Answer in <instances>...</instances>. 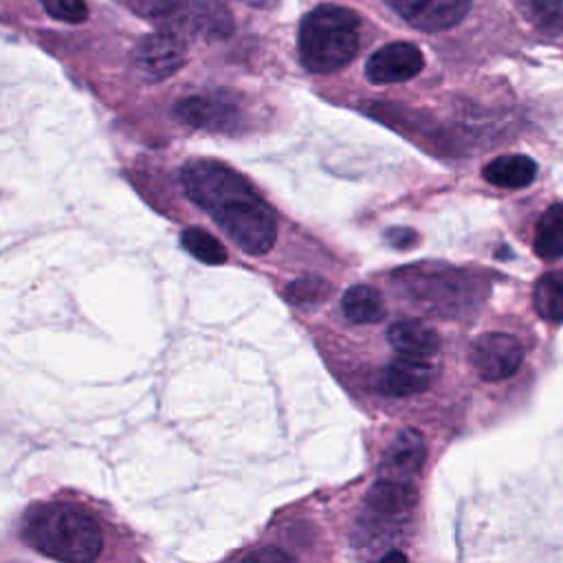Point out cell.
Masks as SVG:
<instances>
[{"instance_id": "2", "label": "cell", "mask_w": 563, "mask_h": 563, "mask_svg": "<svg viewBox=\"0 0 563 563\" xmlns=\"http://www.w3.org/2000/svg\"><path fill=\"white\" fill-rule=\"evenodd\" d=\"M20 534L57 563H101L117 543L106 515L75 497L35 501L22 517Z\"/></svg>"}, {"instance_id": "18", "label": "cell", "mask_w": 563, "mask_h": 563, "mask_svg": "<svg viewBox=\"0 0 563 563\" xmlns=\"http://www.w3.org/2000/svg\"><path fill=\"white\" fill-rule=\"evenodd\" d=\"M523 18L545 35L563 33V0H517Z\"/></svg>"}, {"instance_id": "5", "label": "cell", "mask_w": 563, "mask_h": 563, "mask_svg": "<svg viewBox=\"0 0 563 563\" xmlns=\"http://www.w3.org/2000/svg\"><path fill=\"white\" fill-rule=\"evenodd\" d=\"M187 62V44L183 37L167 31H152L143 35L132 48V70L139 79L156 84L172 77Z\"/></svg>"}, {"instance_id": "16", "label": "cell", "mask_w": 563, "mask_h": 563, "mask_svg": "<svg viewBox=\"0 0 563 563\" xmlns=\"http://www.w3.org/2000/svg\"><path fill=\"white\" fill-rule=\"evenodd\" d=\"M534 253L545 262L563 257V205H552L541 213L534 229Z\"/></svg>"}, {"instance_id": "25", "label": "cell", "mask_w": 563, "mask_h": 563, "mask_svg": "<svg viewBox=\"0 0 563 563\" xmlns=\"http://www.w3.org/2000/svg\"><path fill=\"white\" fill-rule=\"evenodd\" d=\"M242 2H246L251 7H257V9H273L279 0H242Z\"/></svg>"}, {"instance_id": "17", "label": "cell", "mask_w": 563, "mask_h": 563, "mask_svg": "<svg viewBox=\"0 0 563 563\" xmlns=\"http://www.w3.org/2000/svg\"><path fill=\"white\" fill-rule=\"evenodd\" d=\"M532 301L545 321H563V271L541 275L534 284Z\"/></svg>"}, {"instance_id": "21", "label": "cell", "mask_w": 563, "mask_h": 563, "mask_svg": "<svg viewBox=\"0 0 563 563\" xmlns=\"http://www.w3.org/2000/svg\"><path fill=\"white\" fill-rule=\"evenodd\" d=\"M46 13L59 22L77 24L88 18V9L84 0H40Z\"/></svg>"}, {"instance_id": "14", "label": "cell", "mask_w": 563, "mask_h": 563, "mask_svg": "<svg viewBox=\"0 0 563 563\" xmlns=\"http://www.w3.org/2000/svg\"><path fill=\"white\" fill-rule=\"evenodd\" d=\"M482 176L486 183L504 189H521L528 187L537 176V163L523 154H508L493 158L484 169Z\"/></svg>"}, {"instance_id": "4", "label": "cell", "mask_w": 563, "mask_h": 563, "mask_svg": "<svg viewBox=\"0 0 563 563\" xmlns=\"http://www.w3.org/2000/svg\"><path fill=\"white\" fill-rule=\"evenodd\" d=\"M134 13L183 40H224L233 18L224 0H128Z\"/></svg>"}, {"instance_id": "3", "label": "cell", "mask_w": 563, "mask_h": 563, "mask_svg": "<svg viewBox=\"0 0 563 563\" xmlns=\"http://www.w3.org/2000/svg\"><path fill=\"white\" fill-rule=\"evenodd\" d=\"M358 48V18L339 4H319L303 15L297 33L299 62L310 73L343 68Z\"/></svg>"}, {"instance_id": "12", "label": "cell", "mask_w": 563, "mask_h": 563, "mask_svg": "<svg viewBox=\"0 0 563 563\" xmlns=\"http://www.w3.org/2000/svg\"><path fill=\"white\" fill-rule=\"evenodd\" d=\"M387 341L400 356L431 358L440 350L438 332L416 319L394 321L387 330Z\"/></svg>"}, {"instance_id": "7", "label": "cell", "mask_w": 563, "mask_h": 563, "mask_svg": "<svg viewBox=\"0 0 563 563\" xmlns=\"http://www.w3.org/2000/svg\"><path fill=\"white\" fill-rule=\"evenodd\" d=\"M523 363V345L506 332L479 334L471 345V365L479 378L497 383L510 378Z\"/></svg>"}, {"instance_id": "24", "label": "cell", "mask_w": 563, "mask_h": 563, "mask_svg": "<svg viewBox=\"0 0 563 563\" xmlns=\"http://www.w3.org/2000/svg\"><path fill=\"white\" fill-rule=\"evenodd\" d=\"M376 563H409V561H407V556H405L402 552L391 550V552H387L383 559H378Z\"/></svg>"}, {"instance_id": "15", "label": "cell", "mask_w": 563, "mask_h": 563, "mask_svg": "<svg viewBox=\"0 0 563 563\" xmlns=\"http://www.w3.org/2000/svg\"><path fill=\"white\" fill-rule=\"evenodd\" d=\"M343 314L352 323H378L385 317V303L376 288L358 284L343 295Z\"/></svg>"}, {"instance_id": "20", "label": "cell", "mask_w": 563, "mask_h": 563, "mask_svg": "<svg viewBox=\"0 0 563 563\" xmlns=\"http://www.w3.org/2000/svg\"><path fill=\"white\" fill-rule=\"evenodd\" d=\"M328 284L319 277H301L286 288V297L292 303H314L328 295Z\"/></svg>"}, {"instance_id": "8", "label": "cell", "mask_w": 563, "mask_h": 563, "mask_svg": "<svg viewBox=\"0 0 563 563\" xmlns=\"http://www.w3.org/2000/svg\"><path fill=\"white\" fill-rule=\"evenodd\" d=\"M424 66L420 48L411 42H391L369 55L365 77L372 84H400L413 79Z\"/></svg>"}, {"instance_id": "23", "label": "cell", "mask_w": 563, "mask_h": 563, "mask_svg": "<svg viewBox=\"0 0 563 563\" xmlns=\"http://www.w3.org/2000/svg\"><path fill=\"white\" fill-rule=\"evenodd\" d=\"M387 240H389V244L405 249V246L413 244V233L405 231V229H391V231H387Z\"/></svg>"}, {"instance_id": "22", "label": "cell", "mask_w": 563, "mask_h": 563, "mask_svg": "<svg viewBox=\"0 0 563 563\" xmlns=\"http://www.w3.org/2000/svg\"><path fill=\"white\" fill-rule=\"evenodd\" d=\"M238 563H295V559L277 545H264V548L251 550Z\"/></svg>"}, {"instance_id": "6", "label": "cell", "mask_w": 563, "mask_h": 563, "mask_svg": "<svg viewBox=\"0 0 563 563\" xmlns=\"http://www.w3.org/2000/svg\"><path fill=\"white\" fill-rule=\"evenodd\" d=\"M174 114L185 125L209 132H238L244 125L242 108L222 92L185 97L174 106Z\"/></svg>"}, {"instance_id": "19", "label": "cell", "mask_w": 563, "mask_h": 563, "mask_svg": "<svg viewBox=\"0 0 563 563\" xmlns=\"http://www.w3.org/2000/svg\"><path fill=\"white\" fill-rule=\"evenodd\" d=\"M180 242L187 253H191L196 260L205 264H222L227 262V251L224 246L205 229L200 227H189L183 231Z\"/></svg>"}, {"instance_id": "1", "label": "cell", "mask_w": 563, "mask_h": 563, "mask_svg": "<svg viewBox=\"0 0 563 563\" xmlns=\"http://www.w3.org/2000/svg\"><path fill=\"white\" fill-rule=\"evenodd\" d=\"M180 183L187 198L207 211L244 253L271 251L277 235L275 216L242 174L220 161L196 158L180 169Z\"/></svg>"}, {"instance_id": "10", "label": "cell", "mask_w": 563, "mask_h": 563, "mask_svg": "<svg viewBox=\"0 0 563 563\" xmlns=\"http://www.w3.org/2000/svg\"><path fill=\"white\" fill-rule=\"evenodd\" d=\"M435 378V367L429 358H413V356H398L387 363L376 380L380 394L391 398H405L429 389Z\"/></svg>"}, {"instance_id": "9", "label": "cell", "mask_w": 563, "mask_h": 563, "mask_svg": "<svg viewBox=\"0 0 563 563\" xmlns=\"http://www.w3.org/2000/svg\"><path fill=\"white\" fill-rule=\"evenodd\" d=\"M405 22L420 31H444L455 26L473 0H385Z\"/></svg>"}, {"instance_id": "11", "label": "cell", "mask_w": 563, "mask_h": 563, "mask_svg": "<svg viewBox=\"0 0 563 563\" xmlns=\"http://www.w3.org/2000/svg\"><path fill=\"white\" fill-rule=\"evenodd\" d=\"M424 457H427L424 438L416 429H405L385 449L380 471L389 479L409 482V477L422 468Z\"/></svg>"}, {"instance_id": "13", "label": "cell", "mask_w": 563, "mask_h": 563, "mask_svg": "<svg viewBox=\"0 0 563 563\" xmlns=\"http://www.w3.org/2000/svg\"><path fill=\"white\" fill-rule=\"evenodd\" d=\"M418 501V490L411 482L380 477L365 493V506L378 515L396 517L409 512Z\"/></svg>"}]
</instances>
